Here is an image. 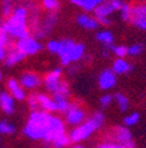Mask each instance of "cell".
<instances>
[{
    "mask_svg": "<svg viewBox=\"0 0 146 148\" xmlns=\"http://www.w3.org/2000/svg\"><path fill=\"white\" fill-rule=\"evenodd\" d=\"M24 133L32 140H43L50 143L55 138L64 133V123L60 118L47 112L33 110Z\"/></svg>",
    "mask_w": 146,
    "mask_h": 148,
    "instance_id": "1",
    "label": "cell"
},
{
    "mask_svg": "<svg viewBox=\"0 0 146 148\" xmlns=\"http://www.w3.org/2000/svg\"><path fill=\"white\" fill-rule=\"evenodd\" d=\"M105 120V115L102 112H95L85 122H82L81 125L76 126L75 129H72L69 138L71 142H81L83 140H87L90 135H93L97 129H99Z\"/></svg>",
    "mask_w": 146,
    "mask_h": 148,
    "instance_id": "2",
    "label": "cell"
},
{
    "mask_svg": "<svg viewBox=\"0 0 146 148\" xmlns=\"http://www.w3.org/2000/svg\"><path fill=\"white\" fill-rule=\"evenodd\" d=\"M0 31H3L5 33H7L11 38L14 39H22L29 35V27L27 26V23H20L13 20L11 18H7L5 21H3L1 26H0Z\"/></svg>",
    "mask_w": 146,
    "mask_h": 148,
    "instance_id": "3",
    "label": "cell"
},
{
    "mask_svg": "<svg viewBox=\"0 0 146 148\" xmlns=\"http://www.w3.org/2000/svg\"><path fill=\"white\" fill-rule=\"evenodd\" d=\"M61 74H62V69L60 67L51 71L45 78V85H46V88L53 92V93H62L68 95L69 88L67 82L61 80Z\"/></svg>",
    "mask_w": 146,
    "mask_h": 148,
    "instance_id": "4",
    "label": "cell"
},
{
    "mask_svg": "<svg viewBox=\"0 0 146 148\" xmlns=\"http://www.w3.org/2000/svg\"><path fill=\"white\" fill-rule=\"evenodd\" d=\"M56 23H57V14H56V12H48L40 20L39 26L36 27V29L33 31L34 38H36V39L45 38L46 35H48L53 31V28H54V26L56 25Z\"/></svg>",
    "mask_w": 146,
    "mask_h": 148,
    "instance_id": "5",
    "label": "cell"
},
{
    "mask_svg": "<svg viewBox=\"0 0 146 148\" xmlns=\"http://www.w3.org/2000/svg\"><path fill=\"white\" fill-rule=\"evenodd\" d=\"M15 47L19 51H21L27 57V55H34L36 53L41 52L43 48V45L39 41V39L28 35L26 38L18 40V42L15 44Z\"/></svg>",
    "mask_w": 146,
    "mask_h": 148,
    "instance_id": "6",
    "label": "cell"
},
{
    "mask_svg": "<svg viewBox=\"0 0 146 148\" xmlns=\"http://www.w3.org/2000/svg\"><path fill=\"white\" fill-rule=\"evenodd\" d=\"M129 23L137 27L138 29L146 31V5H135L131 6V13Z\"/></svg>",
    "mask_w": 146,
    "mask_h": 148,
    "instance_id": "7",
    "label": "cell"
},
{
    "mask_svg": "<svg viewBox=\"0 0 146 148\" xmlns=\"http://www.w3.org/2000/svg\"><path fill=\"white\" fill-rule=\"evenodd\" d=\"M84 53H85V46L81 42H74L71 45V47L67 51V53L60 57L61 64L68 66L70 62H76L84 57Z\"/></svg>",
    "mask_w": 146,
    "mask_h": 148,
    "instance_id": "8",
    "label": "cell"
},
{
    "mask_svg": "<svg viewBox=\"0 0 146 148\" xmlns=\"http://www.w3.org/2000/svg\"><path fill=\"white\" fill-rule=\"evenodd\" d=\"M123 0H104L102 4H99L95 11H94V14L96 18H99V16H109L111 15L112 13L119 11V8L122 7L123 5Z\"/></svg>",
    "mask_w": 146,
    "mask_h": 148,
    "instance_id": "9",
    "label": "cell"
},
{
    "mask_svg": "<svg viewBox=\"0 0 146 148\" xmlns=\"http://www.w3.org/2000/svg\"><path fill=\"white\" fill-rule=\"evenodd\" d=\"M87 118V114L83 110V108L76 106V105H70L68 110L66 112V120L71 126H78L82 122H84Z\"/></svg>",
    "mask_w": 146,
    "mask_h": 148,
    "instance_id": "10",
    "label": "cell"
},
{
    "mask_svg": "<svg viewBox=\"0 0 146 148\" xmlns=\"http://www.w3.org/2000/svg\"><path fill=\"white\" fill-rule=\"evenodd\" d=\"M116 84H117V74L111 68H106L99 73L98 85L101 89L103 90L112 89L116 86Z\"/></svg>",
    "mask_w": 146,
    "mask_h": 148,
    "instance_id": "11",
    "label": "cell"
},
{
    "mask_svg": "<svg viewBox=\"0 0 146 148\" xmlns=\"http://www.w3.org/2000/svg\"><path fill=\"white\" fill-rule=\"evenodd\" d=\"M112 140L115 142H119L123 145H135L133 139H132V133L126 126L122 127H116L112 132Z\"/></svg>",
    "mask_w": 146,
    "mask_h": 148,
    "instance_id": "12",
    "label": "cell"
},
{
    "mask_svg": "<svg viewBox=\"0 0 146 148\" xmlns=\"http://www.w3.org/2000/svg\"><path fill=\"white\" fill-rule=\"evenodd\" d=\"M20 85L24 88H28V89H33L36 88L38 86H40L41 84V78L34 72H25L19 79Z\"/></svg>",
    "mask_w": 146,
    "mask_h": 148,
    "instance_id": "13",
    "label": "cell"
},
{
    "mask_svg": "<svg viewBox=\"0 0 146 148\" xmlns=\"http://www.w3.org/2000/svg\"><path fill=\"white\" fill-rule=\"evenodd\" d=\"M76 23H77L82 28H84V29H90V31H91V29H96V28H98V26H101L99 23H98V20H97V18H96V16L89 15L87 12H85V13H81V14L77 15Z\"/></svg>",
    "mask_w": 146,
    "mask_h": 148,
    "instance_id": "14",
    "label": "cell"
},
{
    "mask_svg": "<svg viewBox=\"0 0 146 148\" xmlns=\"http://www.w3.org/2000/svg\"><path fill=\"white\" fill-rule=\"evenodd\" d=\"M25 58H26V55H25L21 51L18 49L15 46H13L12 48H9V49L7 51L6 58H5V60H4V61H5V65H6V66L12 67V66L16 65L18 62L22 61Z\"/></svg>",
    "mask_w": 146,
    "mask_h": 148,
    "instance_id": "15",
    "label": "cell"
},
{
    "mask_svg": "<svg viewBox=\"0 0 146 148\" xmlns=\"http://www.w3.org/2000/svg\"><path fill=\"white\" fill-rule=\"evenodd\" d=\"M117 75H122V74H129L130 72L133 71V65L131 62H129L124 58H117L114 64H112V68H111Z\"/></svg>",
    "mask_w": 146,
    "mask_h": 148,
    "instance_id": "16",
    "label": "cell"
},
{
    "mask_svg": "<svg viewBox=\"0 0 146 148\" xmlns=\"http://www.w3.org/2000/svg\"><path fill=\"white\" fill-rule=\"evenodd\" d=\"M0 108L6 114L14 113V98L7 92H0Z\"/></svg>",
    "mask_w": 146,
    "mask_h": 148,
    "instance_id": "17",
    "label": "cell"
},
{
    "mask_svg": "<svg viewBox=\"0 0 146 148\" xmlns=\"http://www.w3.org/2000/svg\"><path fill=\"white\" fill-rule=\"evenodd\" d=\"M7 87L9 89V92L12 93V97L16 100H24L26 98V93L22 88V86L20 85V82H18L15 79H9L7 82Z\"/></svg>",
    "mask_w": 146,
    "mask_h": 148,
    "instance_id": "18",
    "label": "cell"
},
{
    "mask_svg": "<svg viewBox=\"0 0 146 148\" xmlns=\"http://www.w3.org/2000/svg\"><path fill=\"white\" fill-rule=\"evenodd\" d=\"M96 40L99 41L103 46L105 47H111L115 42V36L112 34V32L104 29V31H99L96 34Z\"/></svg>",
    "mask_w": 146,
    "mask_h": 148,
    "instance_id": "19",
    "label": "cell"
},
{
    "mask_svg": "<svg viewBox=\"0 0 146 148\" xmlns=\"http://www.w3.org/2000/svg\"><path fill=\"white\" fill-rule=\"evenodd\" d=\"M38 100L40 103V107L47 112H55L57 110V106L54 101V99H50L49 97L45 95V94H39L38 95Z\"/></svg>",
    "mask_w": 146,
    "mask_h": 148,
    "instance_id": "20",
    "label": "cell"
},
{
    "mask_svg": "<svg viewBox=\"0 0 146 148\" xmlns=\"http://www.w3.org/2000/svg\"><path fill=\"white\" fill-rule=\"evenodd\" d=\"M54 101H55V103L57 106V110L61 113H66L70 106L68 102L67 95L62 94V93H54Z\"/></svg>",
    "mask_w": 146,
    "mask_h": 148,
    "instance_id": "21",
    "label": "cell"
},
{
    "mask_svg": "<svg viewBox=\"0 0 146 148\" xmlns=\"http://www.w3.org/2000/svg\"><path fill=\"white\" fill-rule=\"evenodd\" d=\"M114 99H115V102L117 103L118 108L122 113H125L126 110H129V107H130V101L127 99L124 94L122 93H117L114 95Z\"/></svg>",
    "mask_w": 146,
    "mask_h": 148,
    "instance_id": "22",
    "label": "cell"
},
{
    "mask_svg": "<svg viewBox=\"0 0 146 148\" xmlns=\"http://www.w3.org/2000/svg\"><path fill=\"white\" fill-rule=\"evenodd\" d=\"M0 7H1V14L5 18H9L13 8H14V0H1L0 3Z\"/></svg>",
    "mask_w": 146,
    "mask_h": 148,
    "instance_id": "23",
    "label": "cell"
},
{
    "mask_svg": "<svg viewBox=\"0 0 146 148\" xmlns=\"http://www.w3.org/2000/svg\"><path fill=\"white\" fill-rule=\"evenodd\" d=\"M69 142H70V138H69L66 133H63V134L59 135L57 138H55L50 143L53 145L54 148H63V147L68 146Z\"/></svg>",
    "mask_w": 146,
    "mask_h": 148,
    "instance_id": "24",
    "label": "cell"
},
{
    "mask_svg": "<svg viewBox=\"0 0 146 148\" xmlns=\"http://www.w3.org/2000/svg\"><path fill=\"white\" fill-rule=\"evenodd\" d=\"M104 1V0H83V4H82V10L84 11V12H87V13H89V12H94L95 11V8L99 5V4H102Z\"/></svg>",
    "mask_w": 146,
    "mask_h": 148,
    "instance_id": "25",
    "label": "cell"
},
{
    "mask_svg": "<svg viewBox=\"0 0 146 148\" xmlns=\"http://www.w3.org/2000/svg\"><path fill=\"white\" fill-rule=\"evenodd\" d=\"M139 121H140V114L138 112H132V113H130L129 115H126L124 118V125L126 127L136 126Z\"/></svg>",
    "mask_w": 146,
    "mask_h": 148,
    "instance_id": "26",
    "label": "cell"
},
{
    "mask_svg": "<svg viewBox=\"0 0 146 148\" xmlns=\"http://www.w3.org/2000/svg\"><path fill=\"white\" fill-rule=\"evenodd\" d=\"M42 7L47 12H57L60 8L59 0H42Z\"/></svg>",
    "mask_w": 146,
    "mask_h": 148,
    "instance_id": "27",
    "label": "cell"
},
{
    "mask_svg": "<svg viewBox=\"0 0 146 148\" xmlns=\"http://www.w3.org/2000/svg\"><path fill=\"white\" fill-rule=\"evenodd\" d=\"M13 133H15V127L12 123H9L6 120L0 121V134L9 135V134H13Z\"/></svg>",
    "mask_w": 146,
    "mask_h": 148,
    "instance_id": "28",
    "label": "cell"
},
{
    "mask_svg": "<svg viewBox=\"0 0 146 148\" xmlns=\"http://www.w3.org/2000/svg\"><path fill=\"white\" fill-rule=\"evenodd\" d=\"M143 52H144L143 44H133L130 47H127V55H130V57H139Z\"/></svg>",
    "mask_w": 146,
    "mask_h": 148,
    "instance_id": "29",
    "label": "cell"
},
{
    "mask_svg": "<svg viewBox=\"0 0 146 148\" xmlns=\"http://www.w3.org/2000/svg\"><path fill=\"white\" fill-rule=\"evenodd\" d=\"M110 49H111V53H114L117 58H125L127 55V47H125L123 45H118V46L112 45L110 47Z\"/></svg>",
    "mask_w": 146,
    "mask_h": 148,
    "instance_id": "30",
    "label": "cell"
},
{
    "mask_svg": "<svg viewBox=\"0 0 146 148\" xmlns=\"http://www.w3.org/2000/svg\"><path fill=\"white\" fill-rule=\"evenodd\" d=\"M119 12H120V18L122 20L129 23V19H130V13H131V5L126 4V3H123L122 7L119 8Z\"/></svg>",
    "mask_w": 146,
    "mask_h": 148,
    "instance_id": "31",
    "label": "cell"
},
{
    "mask_svg": "<svg viewBox=\"0 0 146 148\" xmlns=\"http://www.w3.org/2000/svg\"><path fill=\"white\" fill-rule=\"evenodd\" d=\"M0 47H7L8 49L12 48V38L5 32L0 31Z\"/></svg>",
    "mask_w": 146,
    "mask_h": 148,
    "instance_id": "32",
    "label": "cell"
},
{
    "mask_svg": "<svg viewBox=\"0 0 146 148\" xmlns=\"http://www.w3.org/2000/svg\"><path fill=\"white\" fill-rule=\"evenodd\" d=\"M114 101H115V99H114V95H111V94H105V95L101 97V99H99V103H101V107L103 109L110 107V105Z\"/></svg>",
    "mask_w": 146,
    "mask_h": 148,
    "instance_id": "33",
    "label": "cell"
},
{
    "mask_svg": "<svg viewBox=\"0 0 146 148\" xmlns=\"http://www.w3.org/2000/svg\"><path fill=\"white\" fill-rule=\"evenodd\" d=\"M60 45H61L60 40H50L47 42V49L53 54H57L60 51Z\"/></svg>",
    "mask_w": 146,
    "mask_h": 148,
    "instance_id": "34",
    "label": "cell"
},
{
    "mask_svg": "<svg viewBox=\"0 0 146 148\" xmlns=\"http://www.w3.org/2000/svg\"><path fill=\"white\" fill-rule=\"evenodd\" d=\"M28 105H29V108L32 110H38V108L40 107V103H39V100H38V95L32 94L28 98Z\"/></svg>",
    "mask_w": 146,
    "mask_h": 148,
    "instance_id": "35",
    "label": "cell"
},
{
    "mask_svg": "<svg viewBox=\"0 0 146 148\" xmlns=\"http://www.w3.org/2000/svg\"><path fill=\"white\" fill-rule=\"evenodd\" d=\"M97 20H98L99 25H103V26H109L111 24V19L109 16H99V18H97Z\"/></svg>",
    "mask_w": 146,
    "mask_h": 148,
    "instance_id": "36",
    "label": "cell"
},
{
    "mask_svg": "<svg viewBox=\"0 0 146 148\" xmlns=\"http://www.w3.org/2000/svg\"><path fill=\"white\" fill-rule=\"evenodd\" d=\"M110 53H111L110 47H105V46H103V49H102V55H103V58L109 59V58H110Z\"/></svg>",
    "mask_w": 146,
    "mask_h": 148,
    "instance_id": "37",
    "label": "cell"
},
{
    "mask_svg": "<svg viewBox=\"0 0 146 148\" xmlns=\"http://www.w3.org/2000/svg\"><path fill=\"white\" fill-rule=\"evenodd\" d=\"M7 51H8L7 47H0V60H5Z\"/></svg>",
    "mask_w": 146,
    "mask_h": 148,
    "instance_id": "38",
    "label": "cell"
},
{
    "mask_svg": "<svg viewBox=\"0 0 146 148\" xmlns=\"http://www.w3.org/2000/svg\"><path fill=\"white\" fill-rule=\"evenodd\" d=\"M70 3L75 6H78V7H82V4H83V0H70Z\"/></svg>",
    "mask_w": 146,
    "mask_h": 148,
    "instance_id": "39",
    "label": "cell"
},
{
    "mask_svg": "<svg viewBox=\"0 0 146 148\" xmlns=\"http://www.w3.org/2000/svg\"><path fill=\"white\" fill-rule=\"evenodd\" d=\"M15 1L20 3V4H24V5H26V4L30 3V1H33V0H14V3H15Z\"/></svg>",
    "mask_w": 146,
    "mask_h": 148,
    "instance_id": "40",
    "label": "cell"
},
{
    "mask_svg": "<svg viewBox=\"0 0 146 148\" xmlns=\"http://www.w3.org/2000/svg\"><path fill=\"white\" fill-rule=\"evenodd\" d=\"M72 148H87V147H83V146H74Z\"/></svg>",
    "mask_w": 146,
    "mask_h": 148,
    "instance_id": "41",
    "label": "cell"
},
{
    "mask_svg": "<svg viewBox=\"0 0 146 148\" xmlns=\"http://www.w3.org/2000/svg\"><path fill=\"white\" fill-rule=\"evenodd\" d=\"M3 79V74H1V72H0V80Z\"/></svg>",
    "mask_w": 146,
    "mask_h": 148,
    "instance_id": "42",
    "label": "cell"
},
{
    "mask_svg": "<svg viewBox=\"0 0 146 148\" xmlns=\"http://www.w3.org/2000/svg\"><path fill=\"white\" fill-rule=\"evenodd\" d=\"M1 24H3V20H1V18H0V26H1Z\"/></svg>",
    "mask_w": 146,
    "mask_h": 148,
    "instance_id": "43",
    "label": "cell"
},
{
    "mask_svg": "<svg viewBox=\"0 0 146 148\" xmlns=\"http://www.w3.org/2000/svg\"><path fill=\"white\" fill-rule=\"evenodd\" d=\"M0 142H1V136H0Z\"/></svg>",
    "mask_w": 146,
    "mask_h": 148,
    "instance_id": "44",
    "label": "cell"
},
{
    "mask_svg": "<svg viewBox=\"0 0 146 148\" xmlns=\"http://www.w3.org/2000/svg\"><path fill=\"white\" fill-rule=\"evenodd\" d=\"M0 148H1V147H0Z\"/></svg>",
    "mask_w": 146,
    "mask_h": 148,
    "instance_id": "45",
    "label": "cell"
}]
</instances>
